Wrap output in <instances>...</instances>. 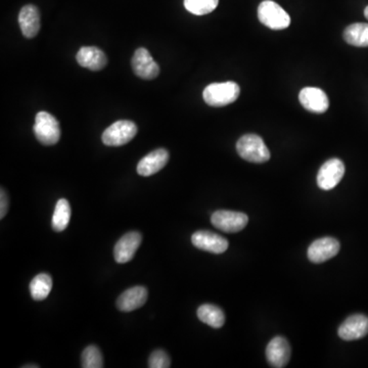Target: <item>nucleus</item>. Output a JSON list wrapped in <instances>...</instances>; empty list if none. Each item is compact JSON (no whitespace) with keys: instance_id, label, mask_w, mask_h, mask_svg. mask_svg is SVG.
<instances>
[{"instance_id":"nucleus-1","label":"nucleus","mask_w":368,"mask_h":368,"mask_svg":"<svg viewBox=\"0 0 368 368\" xmlns=\"http://www.w3.org/2000/svg\"><path fill=\"white\" fill-rule=\"evenodd\" d=\"M239 86L235 82L228 81L210 84L204 90L203 98L210 107L221 108L235 102L239 98Z\"/></svg>"},{"instance_id":"nucleus-2","label":"nucleus","mask_w":368,"mask_h":368,"mask_svg":"<svg viewBox=\"0 0 368 368\" xmlns=\"http://www.w3.org/2000/svg\"><path fill=\"white\" fill-rule=\"evenodd\" d=\"M239 157L251 163L262 164L269 161L270 153L262 138L257 134H246L237 144Z\"/></svg>"},{"instance_id":"nucleus-3","label":"nucleus","mask_w":368,"mask_h":368,"mask_svg":"<svg viewBox=\"0 0 368 368\" xmlns=\"http://www.w3.org/2000/svg\"><path fill=\"white\" fill-rule=\"evenodd\" d=\"M35 136L43 146H54L61 138V127L58 120L47 111H39L35 117Z\"/></svg>"},{"instance_id":"nucleus-4","label":"nucleus","mask_w":368,"mask_h":368,"mask_svg":"<svg viewBox=\"0 0 368 368\" xmlns=\"http://www.w3.org/2000/svg\"><path fill=\"white\" fill-rule=\"evenodd\" d=\"M259 21L272 30H283L291 24V17L277 2L264 0L258 8Z\"/></svg>"},{"instance_id":"nucleus-5","label":"nucleus","mask_w":368,"mask_h":368,"mask_svg":"<svg viewBox=\"0 0 368 368\" xmlns=\"http://www.w3.org/2000/svg\"><path fill=\"white\" fill-rule=\"evenodd\" d=\"M138 126L129 120H120L111 124L102 133V140L108 147H121L136 138Z\"/></svg>"},{"instance_id":"nucleus-6","label":"nucleus","mask_w":368,"mask_h":368,"mask_svg":"<svg viewBox=\"0 0 368 368\" xmlns=\"http://www.w3.org/2000/svg\"><path fill=\"white\" fill-rule=\"evenodd\" d=\"M211 222L216 228L227 233L239 232L247 226L249 217L241 212L219 210L212 215Z\"/></svg>"},{"instance_id":"nucleus-7","label":"nucleus","mask_w":368,"mask_h":368,"mask_svg":"<svg viewBox=\"0 0 368 368\" xmlns=\"http://www.w3.org/2000/svg\"><path fill=\"white\" fill-rule=\"evenodd\" d=\"M345 165L340 159L329 160L325 162L317 174V184L323 191L334 188L344 177Z\"/></svg>"},{"instance_id":"nucleus-8","label":"nucleus","mask_w":368,"mask_h":368,"mask_svg":"<svg viewBox=\"0 0 368 368\" xmlns=\"http://www.w3.org/2000/svg\"><path fill=\"white\" fill-rule=\"evenodd\" d=\"M191 243L197 249L214 254H222L228 249V241L222 235L208 230L193 233Z\"/></svg>"},{"instance_id":"nucleus-9","label":"nucleus","mask_w":368,"mask_h":368,"mask_svg":"<svg viewBox=\"0 0 368 368\" xmlns=\"http://www.w3.org/2000/svg\"><path fill=\"white\" fill-rule=\"evenodd\" d=\"M340 245L334 237H323L311 243L308 249V258L312 263L321 264L338 255Z\"/></svg>"},{"instance_id":"nucleus-10","label":"nucleus","mask_w":368,"mask_h":368,"mask_svg":"<svg viewBox=\"0 0 368 368\" xmlns=\"http://www.w3.org/2000/svg\"><path fill=\"white\" fill-rule=\"evenodd\" d=\"M132 69L138 77L144 80H153L160 74V67L151 58L146 48H138L132 58Z\"/></svg>"},{"instance_id":"nucleus-11","label":"nucleus","mask_w":368,"mask_h":368,"mask_svg":"<svg viewBox=\"0 0 368 368\" xmlns=\"http://www.w3.org/2000/svg\"><path fill=\"white\" fill-rule=\"evenodd\" d=\"M299 100L305 110L315 113H323L329 107L327 94L321 88L305 87L299 94Z\"/></svg>"},{"instance_id":"nucleus-12","label":"nucleus","mask_w":368,"mask_h":368,"mask_svg":"<svg viewBox=\"0 0 368 368\" xmlns=\"http://www.w3.org/2000/svg\"><path fill=\"white\" fill-rule=\"evenodd\" d=\"M266 358L270 367L283 368L287 367L291 358V347L283 336H275L266 348Z\"/></svg>"},{"instance_id":"nucleus-13","label":"nucleus","mask_w":368,"mask_h":368,"mask_svg":"<svg viewBox=\"0 0 368 368\" xmlns=\"http://www.w3.org/2000/svg\"><path fill=\"white\" fill-rule=\"evenodd\" d=\"M142 237L140 232L131 231L126 233L116 243L113 249V256H115L116 262L119 264H125L132 260L136 256V251L142 243Z\"/></svg>"},{"instance_id":"nucleus-14","label":"nucleus","mask_w":368,"mask_h":368,"mask_svg":"<svg viewBox=\"0 0 368 368\" xmlns=\"http://www.w3.org/2000/svg\"><path fill=\"white\" fill-rule=\"evenodd\" d=\"M338 336L344 340H356L368 334V317L355 314L348 317L338 327Z\"/></svg>"},{"instance_id":"nucleus-15","label":"nucleus","mask_w":368,"mask_h":368,"mask_svg":"<svg viewBox=\"0 0 368 368\" xmlns=\"http://www.w3.org/2000/svg\"><path fill=\"white\" fill-rule=\"evenodd\" d=\"M168 161H169V153L167 149H155L140 160L138 165V173L144 177L153 175L161 171L167 165Z\"/></svg>"},{"instance_id":"nucleus-16","label":"nucleus","mask_w":368,"mask_h":368,"mask_svg":"<svg viewBox=\"0 0 368 368\" xmlns=\"http://www.w3.org/2000/svg\"><path fill=\"white\" fill-rule=\"evenodd\" d=\"M78 64L91 71H100L108 64L106 54L96 46H83L76 56Z\"/></svg>"},{"instance_id":"nucleus-17","label":"nucleus","mask_w":368,"mask_h":368,"mask_svg":"<svg viewBox=\"0 0 368 368\" xmlns=\"http://www.w3.org/2000/svg\"><path fill=\"white\" fill-rule=\"evenodd\" d=\"M19 24L25 37L34 38L40 31V12L37 6L27 4L19 14Z\"/></svg>"},{"instance_id":"nucleus-18","label":"nucleus","mask_w":368,"mask_h":368,"mask_svg":"<svg viewBox=\"0 0 368 368\" xmlns=\"http://www.w3.org/2000/svg\"><path fill=\"white\" fill-rule=\"evenodd\" d=\"M147 290L144 287L131 288L124 292L117 300V308L122 312H131L146 304Z\"/></svg>"},{"instance_id":"nucleus-19","label":"nucleus","mask_w":368,"mask_h":368,"mask_svg":"<svg viewBox=\"0 0 368 368\" xmlns=\"http://www.w3.org/2000/svg\"><path fill=\"white\" fill-rule=\"evenodd\" d=\"M197 317L202 323L210 325L213 329H220L225 323L224 312L215 305H202L197 309Z\"/></svg>"},{"instance_id":"nucleus-20","label":"nucleus","mask_w":368,"mask_h":368,"mask_svg":"<svg viewBox=\"0 0 368 368\" xmlns=\"http://www.w3.org/2000/svg\"><path fill=\"white\" fill-rule=\"evenodd\" d=\"M344 39L350 45L368 47V24L356 23L347 27L344 31Z\"/></svg>"},{"instance_id":"nucleus-21","label":"nucleus","mask_w":368,"mask_h":368,"mask_svg":"<svg viewBox=\"0 0 368 368\" xmlns=\"http://www.w3.org/2000/svg\"><path fill=\"white\" fill-rule=\"evenodd\" d=\"M71 220V206L66 199H58L52 215V229L56 232L64 231Z\"/></svg>"},{"instance_id":"nucleus-22","label":"nucleus","mask_w":368,"mask_h":368,"mask_svg":"<svg viewBox=\"0 0 368 368\" xmlns=\"http://www.w3.org/2000/svg\"><path fill=\"white\" fill-rule=\"evenodd\" d=\"M52 289V279L46 273H40L30 283V293L35 301L45 300Z\"/></svg>"},{"instance_id":"nucleus-23","label":"nucleus","mask_w":368,"mask_h":368,"mask_svg":"<svg viewBox=\"0 0 368 368\" xmlns=\"http://www.w3.org/2000/svg\"><path fill=\"white\" fill-rule=\"evenodd\" d=\"M187 12L195 16H205L214 12L219 4V0H184Z\"/></svg>"},{"instance_id":"nucleus-24","label":"nucleus","mask_w":368,"mask_h":368,"mask_svg":"<svg viewBox=\"0 0 368 368\" xmlns=\"http://www.w3.org/2000/svg\"><path fill=\"white\" fill-rule=\"evenodd\" d=\"M82 365L83 368H102L104 367V358L102 352L96 346H88L82 353Z\"/></svg>"},{"instance_id":"nucleus-25","label":"nucleus","mask_w":368,"mask_h":368,"mask_svg":"<svg viewBox=\"0 0 368 368\" xmlns=\"http://www.w3.org/2000/svg\"><path fill=\"white\" fill-rule=\"evenodd\" d=\"M170 367H171V360L165 351L155 350L151 353L149 358V367L169 368Z\"/></svg>"},{"instance_id":"nucleus-26","label":"nucleus","mask_w":368,"mask_h":368,"mask_svg":"<svg viewBox=\"0 0 368 368\" xmlns=\"http://www.w3.org/2000/svg\"><path fill=\"white\" fill-rule=\"evenodd\" d=\"M8 197L6 191L1 188L0 193V219H3L4 216L8 213Z\"/></svg>"},{"instance_id":"nucleus-27","label":"nucleus","mask_w":368,"mask_h":368,"mask_svg":"<svg viewBox=\"0 0 368 368\" xmlns=\"http://www.w3.org/2000/svg\"><path fill=\"white\" fill-rule=\"evenodd\" d=\"M365 18H367V20H368V6H367V8H365Z\"/></svg>"},{"instance_id":"nucleus-28","label":"nucleus","mask_w":368,"mask_h":368,"mask_svg":"<svg viewBox=\"0 0 368 368\" xmlns=\"http://www.w3.org/2000/svg\"><path fill=\"white\" fill-rule=\"evenodd\" d=\"M39 367L38 365H25L24 368Z\"/></svg>"}]
</instances>
